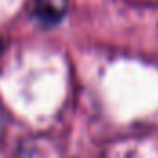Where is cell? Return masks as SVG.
Here are the masks:
<instances>
[{
    "instance_id": "cell-1",
    "label": "cell",
    "mask_w": 158,
    "mask_h": 158,
    "mask_svg": "<svg viewBox=\"0 0 158 158\" xmlns=\"http://www.w3.org/2000/svg\"><path fill=\"white\" fill-rule=\"evenodd\" d=\"M33 15L39 19L42 24L53 26L64 17V9L55 6L52 0H35L33 4Z\"/></svg>"
},
{
    "instance_id": "cell-2",
    "label": "cell",
    "mask_w": 158,
    "mask_h": 158,
    "mask_svg": "<svg viewBox=\"0 0 158 158\" xmlns=\"http://www.w3.org/2000/svg\"><path fill=\"white\" fill-rule=\"evenodd\" d=\"M2 50H4V42L0 40V52H2Z\"/></svg>"
}]
</instances>
